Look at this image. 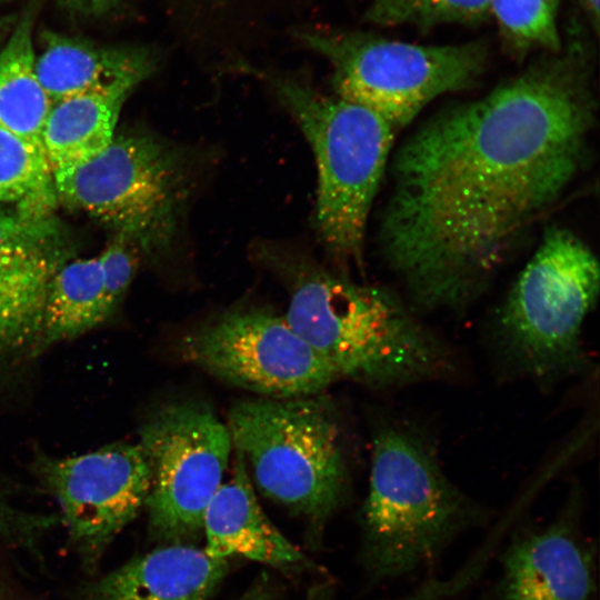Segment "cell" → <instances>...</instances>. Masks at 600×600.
<instances>
[{
  "label": "cell",
  "mask_w": 600,
  "mask_h": 600,
  "mask_svg": "<svg viewBox=\"0 0 600 600\" xmlns=\"http://www.w3.org/2000/svg\"><path fill=\"white\" fill-rule=\"evenodd\" d=\"M488 513L446 474L431 442L404 422L377 426L361 513V563L376 581L432 564Z\"/></svg>",
  "instance_id": "cell-3"
},
{
  "label": "cell",
  "mask_w": 600,
  "mask_h": 600,
  "mask_svg": "<svg viewBox=\"0 0 600 600\" xmlns=\"http://www.w3.org/2000/svg\"><path fill=\"white\" fill-rule=\"evenodd\" d=\"M560 0H491L504 48L516 58L562 46L558 26Z\"/></svg>",
  "instance_id": "cell-21"
},
{
  "label": "cell",
  "mask_w": 600,
  "mask_h": 600,
  "mask_svg": "<svg viewBox=\"0 0 600 600\" xmlns=\"http://www.w3.org/2000/svg\"><path fill=\"white\" fill-rule=\"evenodd\" d=\"M273 596L270 579L260 576L237 600H273Z\"/></svg>",
  "instance_id": "cell-27"
},
{
  "label": "cell",
  "mask_w": 600,
  "mask_h": 600,
  "mask_svg": "<svg viewBox=\"0 0 600 600\" xmlns=\"http://www.w3.org/2000/svg\"><path fill=\"white\" fill-rule=\"evenodd\" d=\"M51 176L57 201L153 258L174 249L196 184L187 149L141 131L116 133L93 159Z\"/></svg>",
  "instance_id": "cell-7"
},
{
  "label": "cell",
  "mask_w": 600,
  "mask_h": 600,
  "mask_svg": "<svg viewBox=\"0 0 600 600\" xmlns=\"http://www.w3.org/2000/svg\"><path fill=\"white\" fill-rule=\"evenodd\" d=\"M2 40H3V33H2V31H1V32H0V47H1Z\"/></svg>",
  "instance_id": "cell-31"
},
{
  "label": "cell",
  "mask_w": 600,
  "mask_h": 600,
  "mask_svg": "<svg viewBox=\"0 0 600 600\" xmlns=\"http://www.w3.org/2000/svg\"><path fill=\"white\" fill-rule=\"evenodd\" d=\"M61 523L60 514L31 511L13 499L10 486L0 477V543L40 554V546L50 530Z\"/></svg>",
  "instance_id": "cell-23"
},
{
  "label": "cell",
  "mask_w": 600,
  "mask_h": 600,
  "mask_svg": "<svg viewBox=\"0 0 600 600\" xmlns=\"http://www.w3.org/2000/svg\"><path fill=\"white\" fill-rule=\"evenodd\" d=\"M57 202L44 154L0 127V203L54 210Z\"/></svg>",
  "instance_id": "cell-20"
},
{
  "label": "cell",
  "mask_w": 600,
  "mask_h": 600,
  "mask_svg": "<svg viewBox=\"0 0 600 600\" xmlns=\"http://www.w3.org/2000/svg\"><path fill=\"white\" fill-rule=\"evenodd\" d=\"M64 7L91 14H101L113 9L120 0H57Z\"/></svg>",
  "instance_id": "cell-26"
},
{
  "label": "cell",
  "mask_w": 600,
  "mask_h": 600,
  "mask_svg": "<svg viewBox=\"0 0 600 600\" xmlns=\"http://www.w3.org/2000/svg\"><path fill=\"white\" fill-rule=\"evenodd\" d=\"M31 470L57 500L61 522L89 570L146 507L151 487V468L139 442H114L72 457L38 452Z\"/></svg>",
  "instance_id": "cell-11"
},
{
  "label": "cell",
  "mask_w": 600,
  "mask_h": 600,
  "mask_svg": "<svg viewBox=\"0 0 600 600\" xmlns=\"http://www.w3.org/2000/svg\"><path fill=\"white\" fill-rule=\"evenodd\" d=\"M141 82L119 79L52 103L42 131L51 173L83 164L111 143L121 108Z\"/></svg>",
  "instance_id": "cell-17"
},
{
  "label": "cell",
  "mask_w": 600,
  "mask_h": 600,
  "mask_svg": "<svg viewBox=\"0 0 600 600\" xmlns=\"http://www.w3.org/2000/svg\"><path fill=\"white\" fill-rule=\"evenodd\" d=\"M228 569L197 544H159L84 583L77 600H209Z\"/></svg>",
  "instance_id": "cell-14"
},
{
  "label": "cell",
  "mask_w": 600,
  "mask_h": 600,
  "mask_svg": "<svg viewBox=\"0 0 600 600\" xmlns=\"http://www.w3.org/2000/svg\"><path fill=\"white\" fill-rule=\"evenodd\" d=\"M114 311L106 294L98 257L67 261L49 283L34 358L54 344L89 332Z\"/></svg>",
  "instance_id": "cell-18"
},
{
  "label": "cell",
  "mask_w": 600,
  "mask_h": 600,
  "mask_svg": "<svg viewBox=\"0 0 600 600\" xmlns=\"http://www.w3.org/2000/svg\"><path fill=\"white\" fill-rule=\"evenodd\" d=\"M600 292V267L573 231L551 227L493 319L502 359L539 383L573 376L586 364L582 328Z\"/></svg>",
  "instance_id": "cell-5"
},
{
  "label": "cell",
  "mask_w": 600,
  "mask_h": 600,
  "mask_svg": "<svg viewBox=\"0 0 600 600\" xmlns=\"http://www.w3.org/2000/svg\"><path fill=\"white\" fill-rule=\"evenodd\" d=\"M594 31L599 28V0H579Z\"/></svg>",
  "instance_id": "cell-28"
},
{
  "label": "cell",
  "mask_w": 600,
  "mask_h": 600,
  "mask_svg": "<svg viewBox=\"0 0 600 600\" xmlns=\"http://www.w3.org/2000/svg\"><path fill=\"white\" fill-rule=\"evenodd\" d=\"M0 1H8V0H0Z\"/></svg>",
  "instance_id": "cell-33"
},
{
  "label": "cell",
  "mask_w": 600,
  "mask_h": 600,
  "mask_svg": "<svg viewBox=\"0 0 600 600\" xmlns=\"http://www.w3.org/2000/svg\"><path fill=\"white\" fill-rule=\"evenodd\" d=\"M69 260L53 210L0 203V373L36 359L49 283Z\"/></svg>",
  "instance_id": "cell-12"
},
{
  "label": "cell",
  "mask_w": 600,
  "mask_h": 600,
  "mask_svg": "<svg viewBox=\"0 0 600 600\" xmlns=\"http://www.w3.org/2000/svg\"><path fill=\"white\" fill-rule=\"evenodd\" d=\"M17 21L16 16H0V32L6 31Z\"/></svg>",
  "instance_id": "cell-29"
},
{
  "label": "cell",
  "mask_w": 600,
  "mask_h": 600,
  "mask_svg": "<svg viewBox=\"0 0 600 600\" xmlns=\"http://www.w3.org/2000/svg\"><path fill=\"white\" fill-rule=\"evenodd\" d=\"M136 247L126 238L116 234L98 257L107 298L117 310L124 297L138 266Z\"/></svg>",
  "instance_id": "cell-24"
},
{
  "label": "cell",
  "mask_w": 600,
  "mask_h": 600,
  "mask_svg": "<svg viewBox=\"0 0 600 600\" xmlns=\"http://www.w3.org/2000/svg\"><path fill=\"white\" fill-rule=\"evenodd\" d=\"M0 600H16V599H13V598H11L9 596H6V594L4 596L0 594Z\"/></svg>",
  "instance_id": "cell-30"
},
{
  "label": "cell",
  "mask_w": 600,
  "mask_h": 600,
  "mask_svg": "<svg viewBox=\"0 0 600 600\" xmlns=\"http://www.w3.org/2000/svg\"><path fill=\"white\" fill-rule=\"evenodd\" d=\"M572 491L546 524L517 530L504 548L494 600H597L596 548L582 529Z\"/></svg>",
  "instance_id": "cell-13"
},
{
  "label": "cell",
  "mask_w": 600,
  "mask_h": 600,
  "mask_svg": "<svg viewBox=\"0 0 600 600\" xmlns=\"http://www.w3.org/2000/svg\"><path fill=\"white\" fill-rule=\"evenodd\" d=\"M491 16V0H370L366 18L379 27L430 29L476 24Z\"/></svg>",
  "instance_id": "cell-22"
},
{
  "label": "cell",
  "mask_w": 600,
  "mask_h": 600,
  "mask_svg": "<svg viewBox=\"0 0 600 600\" xmlns=\"http://www.w3.org/2000/svg\"><path fill=\"white\" fill-rule=\"evenodd\" d=\"M232 446L268 499L316 534L342 503L348 466L333 404L321 393L237 401L226 422Z\"/></svg>",
  "instance_id": "cell-6"
},
{
  "label": "cell",
  "mask_w": 600,
  "mask_h": 600,
  "mask_svg": "<svg viewBox=\"0 0 600 600\" xmlns=\"http://www.w3.org/2000/svg\"><path fill=\"white\" fill-rule=\"evenodd\" d=\"M202 537L204 551L214 558L242 557L280 570L308 563L264 514L238 451L231 478L221 483L204 511Z\"/></svg>",
  "instance_id": "cell-15"
},
{
  "label": "cell",
  "mask_w": 600,
  "mask_h": 600,
  "mask_svg": "<svg viewBox=\"0 0 600 600\" xmlns=\"http://www.w3.org/2000/svg\"><path fill=\"white\" fill-rule=\"evenodd\" d=\"M597 109L591 49L571 24L558 51L404 139L378 246L416 312H457L488 289L582 172Z\"/></svg>",
  "instance_id": "cell-1"
},
{
  "label": "cell",
  "mask_w": 600,
  "mask_h": 600,
  "mask_svg": "<svg viewBox=\"0 0 600 600\" xmlns=\"http://www.w3.org/2000/svg\"><path fill=\"white\" fill-rule=\"evenodd\" d=\"M254 253L289 291L283 316L338 379L380 389L456 371L448 343L388 289L356 282L287 246L261 242Z\"/></svg>",
  "instance_id": "cell-2"
},
{
  "label": "cell",
  "mask_w": 600,
  "mask_h": 600,
  "mask_svg": "<svg viewBox=\"0 0 600 600\" xmlns=\"http://www.w3.org/2000/svg\"><path fill=\"white\" fill-rule=\"evenodd\" d=\"M32 12H26L0 48V127L37 150L52 106L34 69Z\"/></svg>",
  "instance_id": "cell-19"
},
{
  "label": "cell",
  "mask_w": 600,
  "mask_h": 600,
  "mask_svg": "<svg viewBox=\"0 0 600 600\" xmlns=\"http://www.w3.org/2000/svg\"><path fill=\"white\" fill-rule=\"evenodd\" d=\"M173 10L181 20H197L226 8L233 0H172Z\"/></svg>",
  "instance_id": "cell-25"
},
{
  "label": "cell",
  "mask_w": 600,
  "mask_h": 600,
  "mask_svg": "<svg viewBox=\"0 0 600 600\" xmlns=\"http://www.w3.org/2000/svg\"><path fill=\"white\" fill-rule=\"evenodd\" d=\"M241 69L261 78L299 124L317 162L318 234L338 262L361 270L369 213L397 130L370 109L326 94L304 78L251 64Z\"/></svg>",
  "instance_id": "cell-4"
},
{
  "label": "cell",
  "mask_w": 600,
  "mask_h": 600,
  "mask_svg": "<svg viewBox=\"0 0 600 600\" xmlns=\"http://www.w3.org/2000/svg\"><path fill=\"white\" fill-rule=\"evenodd\" d=\"M36 54L37 77L51 103L119 79H147L157 67L154 52L138 46L99 44L46 30Z\"/></svg>",
  "instance_id": "cell-16"
},
{
  "label": "cell",
  "mask_w": 600,
  "mask_h": 600,
  "mask_svg": "<svg viewBox=\"0 0 600 600\" xmlns=\"http://www.w3.org/2000/svg\"><path fill=\"white\" fill-rule=\"evenodd\" d=\"M139 434L151 468L150 537L158 544H197L233 448L227 423L206 403L179 400L148 414Z\"/></svg>",
  "instance_id": "cell-9"
},
{
  "label": "cell",
  "mask_w": 600,
  "mask_h": 600,
  "mask_svg": "<svg viewBox=\"0 0 600 600\" xmlns=\"http://www.w3.org/2000/svg\"><path fill=\"white\" fill-rule=\"evenodd\" d=\"M479 600H489V599H488V597L486 596V597L480 598Z\"/></svg>",
  "instance_id": "cell-32"
},
{
  "label": "cell",
  "mask_w": 600,
  "mask_h": 600,
  "mask_svg": "<svg viewBox=\"0 0 600 600\" xmlns=\"http://www.w3.org/2000/svg\"><path fill=\"white\" fill-rule=\"evenodd\" d=\"M184 361L263 398L321 393L338 377L284 316L256 304L236 306L179 341Z\"/></svg>",
  "instance_id": "cell-10"
},
{
  "label": "cell",
  "mask_w": 600,
  "mask_h": 600,
  "mask_svg": "<svg viewBox=\"0 0 600 600\" xmlns=\"http://www.w3.org/2000/svg\"><path fill=\"white\" fill-rule=\"evenodd\" d=\"M292 31L329 62L336 96L370 109L397 131L442 94L473 86L489 58L483 41L424 46L316 26Z\"/></svg>",
  "instance_id": "cell-8"
}]
</instances>
